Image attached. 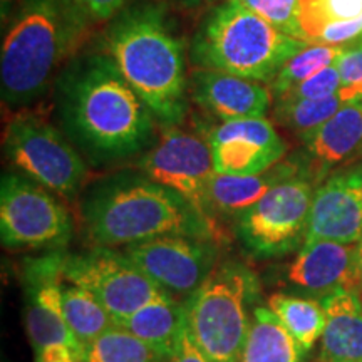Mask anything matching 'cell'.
I'll list each match as a JSON object with an SVG mask.
<instances>
[{
	"mask_svg": "<svg viewBox=\"0 0 362 362\" xmlns=\"http://www.w3.org/2000/svg\"><path fill=\"white\" fill-rule=\"evenodd\" d=\"M62 106L72 139L94 161L134 156L151 141L155 116L107 56L67 76Z\"/></svg>",
	"mask_w": 362,
	"mask_h": 362,
	"instance_id": "cell-1",
	"label": "cell"
},
{
	"mask_svg": "<svg viewBox=\"0 0 362 362\" xmlns=\"http://www.w3.org/2000/svg\"><path fill=\"white\" fill-rule=\"evenodd\" d=\"M342 106L337 94L322 99H284L275 106L274 116L280 124L302 138L330 119Z\"/></svg>",
	"mask_w": 362,
	"mask_h": 362,
	"instance_id": "cell-27",
	"label": "cell"
},
{
	"mask_svg": "<svg viewBox=\"0 0 362 362\" xmlns=\"http://www.w3.org/2000/svg\"><path fill=\"white\" fill-rule=\"evenodd\" d=\"M170 362H211L208 359V356L200 349L197 341H194L192 336V330L188 327V320L187 325L183 327V332H181L180 342L176 346L175 354L171 356Z\"/></svg>",
	"mask_w": 362,
	"mask_h": 362,
	"instance_id": "cell-34",
	"label": "cell"
},
{
	"mask_svg": "<svg viewBox=\"0 0 362 362\" xmlns=\"http://www.w3.org/2000/svg\"><path fill=\"white\" fill-rule=\"evenodd\" d=\"M257 292L255 275L245 265L226 262L187 300L188 327L211 362H240Z\"/></svg>",
	"mask_w": 362,
	"mask_h": 362,
	"instance_id": "cell-6",
	"label": "cell"
},
{
	"mask_svg": "<svg viewBox=\"0 0 362 362\" xmlns=\"http://www.w3.org/2000/svg\"><path fill=\"white\" fill-rule=\"evenodd\" d=\"M4 146L12 165L44 188L72 198L83 187V158L45 117L34 112L13 116L4 134Z\"/></svg>",
	"mask_w": 362,
	"mask_h": 362,
	"instance_id": "cell-7",
	"label": "cell"
},
{
	"mask_svg": "<svg viewBox=\"0 0 362 362\" xmlns=\"http://www.w3.org/2000/svg\"><path fill=\"white\" fill-rule=\"evenodd\" d=\"M139 170L149 180L181 194L215 225L210 193L215 168L208 138L178 126H165L153 148L139 160Z\"/></svg>",
	"mask_w": 362,
	"mask_h": 362,
	"instance_id": "cell-10",
	"label": "cell"
},
{
	"mask_svg": "<svg viewBox=\"0 0 362 362\" xmlns=\"http://www.w3.org/2000/svg\"><path fill=\"white\" fill-rule=\"evenodd\" d=\"M128 0H71L84 22H104L115 17Z\"/></svg>",
	"mask_w": 362,
	"mask_h": 362,
	"instance_id": "cell-31",
	"label": "cell"
},
{
	"mask_svg": "<svg viewBox=\"0 0 362 362\" xmlns=\"http://www.w3.org/2000/svg\"><path fill=\"white\" fill-rule=\"evenodd\" d=\"M357 270H359V284L362 287V238L357 242Z\"/></svg>",
	"mask_w": 362,
	"mask_h": 362,
	"instance_id": "cell-36",
	"label": "cell"
},
{
	"mask_svg": "<svg viewBox=\"0 0 362 362\" xmlns=\"http://www.w3.org/2000/svg\"><path fill=\"white\" fill-rule=\"evenodd\" d=\"M315 180L296 175L270 189L237 218V237L259 259H274L300 245L307 237Z\"/></svg>",
	"mask_w": 362,
	"mask_h": 362,
	"instance_id": "cell-8",
	"label": "cell"
},
{
	"mask_svg": "<svg viewBox=\"0 0 362 362\" xmlns=\"http://www.w3.org/2000/svg\"><path fill=\"white\" fill-rule=\"evenodd\" d=\"M238 2L282 33L298 39L297 12L300 0H238Z\"/></svg>",
	"mask_w": 362,
	"mask_h": 362,
	"instance_id": "cell-29",
	"label": "cell"
},
{
	"mask_svg": "<svg viewBox=\"0 0 362 362\" xmlns=\"http://www.w3.org/2000/svg\"><path fill=\"white\" fill-rule=\"evenodd\" d=\"M62 257H47L30 267L25 305V329L34 351L64 344L83 351L66 322L62 307Z\"/></svg>",
	"mask_w": 362,
	"mask_h": 362,
	"instance_id": "cell-15",
	"label": "cell"
},
{
	"mask_svg": "<svg viewBox=\"0 0 362 362\" xmlns=\"http://www.w3.org/2000/svg\"><path fill=\"white\" fill-rule=\"evenodd\" d=\"M309 175L317 181L362 160V101L347 103L330 119L302 136Z\"/></svg>",
	"mask_w": 362,
	"mask_h": 362,
	"instance_id": "cell-18",
	"label": "cell"
},
{
	"mask_svg": "<svg viewBox=\"0 0 362 362\" xmlns=\"http://www.w3.org/2000/svg\"><path fill=\"white\" fill-rule=\"evenodd\" d=\"M104 45L106 56L158 123L178 126L188 110L185 52L163 8L139 6L121 13L107 29Z\"/></svg>",
	"mask_w": 362,
	"mask_h": 362,
	"instance_id": "cell-3",
	"label": "cell"
},
{
	"mask_svg": "<svg viewBox=\"0 0 362 362\" xmlns=\"http://www.w3.org/2000/svg\"><path fill=\"white\" fill-rule=\"evenodd\" d=\"M362 37V16L352 21L329 22L320 34L319 44L342 45Z\"/></svg>",
	"mask_w": 362,
	"mask_h": 362,
	"instance_id": "cell-32",
	"label": "cell"
},
{
	"mask_svg": "<svg viewBox=\"0 0 362 362\" xmlns=\"http://www.w3.org/2000/svg\"><path fill=\"white\" fill-rule=\"evenodd\" d=\"M71 215L51 189L27 176L6 173L0 183V237L13 250H54L67 245Z\"/></svg>",
	"mask_w": 362,
	"mask_h": 362,
	"instance_id": "cell-9",
	"label": "cell"
},
{
	"mask_svg": "<svg viewBox=\"0 0 362 362\" xmlns=\"http://www.w3.org/2000/svg\"><path fill=\"white\" fill-rule=\"evenodd\" d=\"M166 361L155 347L136 337L124 327L115 325L81 351V362H163Z\"/></svg>",
	"mask_w": 362,
	"mask_h": 362,
	"instance_id": "cell-25",
	"label": "cell"
},
{
	"mask_svg": "<svg viewBox=\"0 0 362 362\" xmlns=\"http://www.w3.org/2000/svg\"><path fill=\"white\" fill-rule=\"evenodd\" d=\"M342 49L341 45L325 44H309L307 47L300 49L280 67V71L269 83L272 96L277 101L284 99L298 84L322 71L324 67L334 64L341 56Z\"/></svg>",
	"mask_w": 362,
	"mask_h": 362,
	"instance_id": "cell-26",
	"label": "cell"
},
{
	"mask_svg": "<svg viewBox=\"0 0 362 362\" xmlns=\"http://www.w3.org/2000/svg\"><path fill=\"white\" fill-rule=\"evenodd\" d=\"M304 352L269 305L255 307L240 362H302Z\"/></svg>",
	"mask_w": 362,
	"mask_h": 362,
	"instance_id": "cell-22",
	"label": "cell"
},
{
	"mask_svg": "<svg viewBox=\"0 0 362 362\" xmlns=\"http://www.w3.org/2000/svg\"><path fill=\"white\" fill-rule=\"evenodd\" d=\"M12 0H2V21L6 19V13L8 11V6H11Z\"/></svg>",
	"mask_w": 362,
	"mask_h": 362,
	"instance_id": "cell-38",
	"label": "cell"
},
{
	"mask_svg": "<svg viewBox=\"0 0 362 362\" xmlns=\"http://www.w3.org/2000/svg\"><path fill=\"white\" fill-rule=\"evenodd\" d=\"M215 173L259 175L282 161L287 144L265 117L226 121L208 133Z\"/></svg>",
	"mask_w": 362,
	"mask_h": 362,
	"instance_id": "cell-13",
	"label": "cell"
},
{
	"mask_svg": "<svg viewBox=\"0 0 362 362\" xmlns=\"http://www.w3.org/2000/svg\"><path fill=\"white\" fill-rule=\"evenodd\" d=\"M336 64L341 74L337 96L344 104L362 101V40L344 47Z\"/></svg>",
	"mask_w": 362,
	"mask_h": 362,
	"instance_id": "cell-28",
	"label": "cell"
},
{
	"mask_svg": "<svg viewBox=\"0 0 362 362\" xmlns=\"http://www.w3.org/2000/svg\"><path fill=\"white\" fill-rule=\"evenodd\" d=\"M62 279L96 296L116 325L143 305L165 296L124 252L110 247L62 257Z\"/></svg>",
	"mask_w": 362,
	"mask_h": 362,
	"instance_id": "cell-11",
	"label": "cell"
},
{
	"mask_svg": "<svg viewBox=\"0 0 362 362\" xmlns=\"http://www.w3.org/2000/svg\"><path fill=\"white\" fill-rule=\"evenodd\" d=\"M307 45L248 11L238 0H226L203 22L192 56L203 69L269 84L280 67Z\"/></svg>",
	"mask_w": 362,
	"mask_h": 362,
	"instance_id": "cell-5",
	"label": "cell"
},
{
	"mask_svg": "<svg viewBox=\"0 0 362 362\" xmlns=\"http://www.w3.org/2000/svg\"><path fill=\"white\" fill-rule=\"evenodd\" d=\"M189 88L193 101L221 123L265 117L272 104L269 86L214 69L193 72Z\"/></svg>",
	"mask_w": 362,
	"mask_h": 362,
	"instance_id": "cell-17",
	"label": "cell"
},
{
	"mask_svg": "<svg viewBox=\"0 0 362 362\" xmlns=\"http://www.w3.org/2000/svg\"><path fill=\"white\" fill-rule=\"evenodd\" d=\"M288 284L310 296H330L339 288H357V243H341L334 240H310L288 265Z\"/></svg>",
	"mask_w": 362,
	"mask_h": 362,
	"instance_id": "cell-16",
	"label": "cell"
},
{
	"mask_svg": "<svg viewBox=\"0 0 362 362\" xmlns=\"http://www.w3.org/2000/svg\"><path fill=\"white\" fill-rule=\"evenodd\" d=\"M83 22L71 0L22 2L0 54L4 103H29L47 89Z\"/></svg>",
	"mask_w": 362,
	"mask_h": 362,
	"instance_id": "cell-4",
	"label": "cell"
},
{
	"mask_svg": "<svg viewBox=\"0 0 362 362\" xmlns=\"http://www.w3.org/2000/svg\"><path fill=\"white\" fill-rule=\"evenodd\" d=\"M62 307L69 329L81 346L115 327L116 322L96 296L79 285L62 282Z\"/></svg>",
	"mask_w": 362,
	"mask_h": 362,
	"instance_id": "cell-24",
	"label": "cell"
},
{
	"mask_svg": "<svg viewBox=\"0 0 362 362\" xmlns=\"http://www.w3.org/2000/svg\"><path fill=\"white\" fill-rule=\"evenodd\" d=\"M362 238V163L334 171L315 188L305 242Z\"/></svg>",
	"mask_w": 362,
	"mask_h": 362,
	"instance_id": "cell-14",
	"label": "cell"
},
{
	"mask_svg": "<svg viewBox=\"0 0 362 362\" xmlns=\"http://www.w3.org/2000/svg\"><path fill=\"white\" fill-rule=\"evenodd\" d=\"M298 173H300L298 166L291 161H280L259 175L237 176L215 173L210 187L214 210L238 218L253 205H257L270 189Z\"/></svg>",
	"mask_w": 362,
	"mask_h": 362,
	"instance_id": "cell-20",
	"label": "cell"
},
{
	"mask_svg": "<svg viewBox=\"0 0 362 362\" xmlns=\"http://www.w3.org/2000/svg\"><path fill=\"white\" fill-rule=\"evenodd\" d=\"M339 88H341V74H339L337 64L334 62L302 84H298L284 99H322L337 94Z\"/></svg>",
	"mask_w": 362,
	"mask_h": 362,
	"instance_id": "cell-30",
	"label": "cell"
},
{
	"mask_svg": "<svg viewBox=\"0 0 362 362\" xmlns=\"http://www.w3.org/2000/svg\"><path fill=\"white\" fill-rule=\"evenodd\" d=\"M81 215L96 247H128L170 235L211 240L218 232L181 194L144 175L98 183L84 198Z\"/></svg>",
	"mask_w": 362,
	"mask_h": 362,
	"instance_id": "cell-2",
	"label": "cell"
},
{
	"mask_svg": "<svg viewBox=\"0 0 362 362\" xmlns=\"http://www.w3.org/2000/svg\"><path fill=\"white\" fill-rule=\"evenodd\" d=\"M325 329L320 337L322 362H362V296L339 288L322 298Z\"/></svg>",
	"mask_w": 362,
	"mask_h": 362,
	"instance_id": "cell-19",
	"label": "cell"
},
{
	"mask_svg": "<svg viewBox=\"0 0 362 362\" xmlns=\"http://www.w3.org/2000/svg\"><path fill=\"white\" fill-rule=\"evenodd\" d=\"M327 22L352 21L362 16V0H319Z\"/></svg>",
	"mask_w": 362,
	"mask_h": 362,
	"instance_id": "cell-33",
	"label": "cell"
},
{
	"mask_svg": "<svg viewBox=\"0 0 362 362\" xmlns=\"http://www.w3.org/2000/svg\"><path fill=\"white\" fill-rule=\"evenodd\" d=\"M187 320V302L180 304L176 297L165 293L143 305L117 325L133 332L136 337L155 347L166 361H170Z\"/></svg>",
	"mask_w": 362,
	"mask_h": 362,
	"instance_id": "cell-21",
	"label": "cell"
},
{
	"mask_svg": "<svg viewBox=\"0 0 362 362\" xmlns=\"http://www.w3.org/2000/svg\"><path fill=\"white\" fill-rule=\"evenodd\" d=\"M183 2L189 4V6H200V4H208V2H216V0H183Z\"/></svg>",
	"mask_w": 362,
	"mask_h": 362,
	"instance_id": "cell-37",
	"label": "cell"
},
{
	"mask_svg": "<svg viewBox=\"0 0 362 362\" xmlns=\"http://www.w3.org/2000/svg\"><path fill=\"white\" fill-rule=\"evenodd\" d=\"M267 305L277 315L280 324L291 334L304 354H307L315 346V342L322 337L325 329L322 300L293 297L287 293H274Z\"/></svg>",
	"mask_w": 362,
	"mask_h": 362,
	"instance_id": "cell-23",
	"label": "cell"
},
{
	"mask_svg": "<svg viewBox=\"0 0 362 362\" xmlns=\"http://www.w3.org/2000/svg\"><path fill=\"white\" fill-rule=\"evenodd\" d=\"M35 362H81V351L64 344H54L35 351Z\"/></svg>",
	"mask_w": 362,
	"mask_h": 362,
	"instance_id": "cell-35",
	"label": "cell"
},
{
	"mask_svg": "<svg viewBox=\"0 0 362 362\" xmlns=\"http://www.w3.org/2000/svg\"><path fill=\"white\" fill-rule=\"evenodd\" d=\"M123 252L171 297H192L218 265V250L211 240L183 235L133 243Z\"/></svg>",
	"mask_w": 362,
	"mask_h": 362,
	"instance_id": "cell-12",
	"label": "cell"
}]
</instances>
